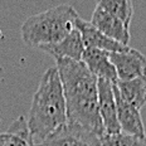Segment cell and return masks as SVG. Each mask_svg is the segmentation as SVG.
<instances>
[{
  "mask_svg": "<svg viewBox=\"0 0 146 146\" xmlns=\"http://www.w3.org/2000/svg\"><path fill=\"white\" fill-rule=\"evenodd\" d=\"M67 106V120L80 125L98 136L105 135L98 111V78L82 60L56 59Z\"/></svg>",
  "mask_w": 146,
  "mask_h": 146,
  "instance_id": "1",
  "label": "cell"
},
{
  "mask_svg": "<svg viewBox=\"0 0 146 146\" xmlns=\"http://www.w3.org/2000/svg\"><path fill=\"white\" fill-rule=\"evenodd\" d=\"M34 146L68 122L67 106L57 67H49L39 81L27 120Z\"/></svg>",
  "mask_w": 146,
  "mask_h": 146,
  "instance_id": "2",
  "label": "cell"
},
{
  "mask_svg": "<svg viewBox=\"0 0 146 146\" xmlns=\"http://www.w3.org/2000/svg\"><path fill=\"white\" fill-rule=\"evenodd\" d=\"M78 17L76 9L68 4L36 13L23 23L20 29L23 42L35 48L58 43L76 28Z\"/></svg>",
  "mask_w": 146,
  "mask_h": 146,
  "instance_id": "3",
  "label": "cell"
},
{
  "mask_svg": "<svg viewBox=\"0 0 146 146\" xmlns=\"http://www.w3.org/2000/svg\"><path fill=\"white\" fill-rule=\"evenodd\" d=\"M38 146H102V141L91 130L67 122Z\"/></svg>",
  "mask_w": 146,
  "mask_h": 146,
  "instance_id": "4",
  "label": "cell"
},
{
  "mask_svg": "<svg viewBox=\"0 0 146 146\" xmlns=\"http://www.w3.org/2000/svg\"><path fill=\"white\" fill-rule=\"evenodd\" d=\"M110 58L115 66L118 81L146 77V57L137 49L129 48L125 52L111 53Z\"/></svg>",
  "mask_w": 146,
  "mask_h": 146,
  "instance_id": "5",
  "label": "cell"
},
{
  "mask_svg": "<svg viewBox=\"0 0 146 146\" xmlns=\"http://www.w3.org/2000/svg\"><path fill=\"white\" fill-rule=\"evenodd\" d=\"M112 82L98 78L97 90H98V111L102 120L105 135L121 132L117 120V108L115 101V92Z\"/></svg>",
  "mask_w": 146,
  "mask_h": 146,
  "instance_id": "6",
  "label": "cell"
},
{
  "mask_svg": "<svg viewBox=\"0 0 146 146\" xmlns=\"http://www.w3.org/2000/svg\"><path fill=\"white\" fill-rule=\"evenodd\" d=\"M76 29L80 32L82 42L84 48H95V49L106 50L110 53H117V52H125L129 49V45H125L122 43L111 39L110 36L105 35L102 32H100L96 27L87 20L82 19L81 17L77 18L74 24Z\"/></svg>",
  "mask_w": 146,
  "mask_h": 146,
  "instance_id": "7",
  "label": "cell"
},
{
  "mask_svg": "<svg viewBox=\"0 0 146 146\" xmlns=\"http://www.w3.org/2000/svg\"><path fill=\"white\" fill-rule=\"evenodd\" d=\"M90 23L111 39L125 45H129L130 27L126 25L121 19L105 11L103 9L96 7Z\"/></svg>",
  "mask_w": 146,
  "mask_h": 146,
  "instance_id": "8",
  "label": "cell"
},
{
  "mask_svg": "<svg viewBox=\"0 0 146 146\" xmlns=\"http://www.w3.org/2000/svg\"><path fill=\"white\" fill-rule=\"evenodd\" d=\"M115 101L117 108V120L120 125V130L122 133L135 136H146L145 126L142 122V117L140 115V110L127 103L121 97L120 92L113 84Z\"/></svg>",
  "mask_w": 146,
  "mask_h": 146,
  "instance_id": "9",
  "label": "cell"
},
{
  "mask_svg": "<svg viewBox=\"0 0 146 146\" xmlns=\"http://www.w3.org/2000/svg\"><path fill=\"white\" fill-rule=\"evenodd\" d=\"M110 54L111 53L106 50L84 48V52L82 54V62L97 78H102V80H107L112 83H116L118 81L117 73L115 66L111 62Z\"/></svg>",
  "mask_w": 146,
  "mask_h": 146,
  "instance_id": "10",
  "label": "cell"
},
{
  "mask_svg": "<svg viewBox=\"0 0 146 146\" xmlns=\"http://www.w3.org/2000/svg\"><path fill=\"white\" fill-rule=\"evenodd\" d=\"M40 50L53 56L56 59L69 58L74 60H82V54L84 52V45L81 34L77 29H73L64 39L56 44L44 45L39 48Z\"/></svg>",
  "mask_w": 146,
  "mask_h": 146,
  "instance_id": "11",
  "label": "cell"
},
{
  "mask_svg": "<svg viewBox=\"0 0 146 146\" xmlns=\"http://www.w3.org/2000/svg\"><path fill=\"white\" fill-rule=\"evenodd\" d=\"M115 86L121 97L133 107L141 110L146 105V77H137L130 81H117Z\"/></svg>",
  "mask_w": 146,
  "mask_h": 146,
  "instance_id": "12",
  "label": "cell"
},
{
  "mask_svg": "<svg viewBox=\"0 0 146 146\" xmlns=\"http://www.w3.org/2000/svg\"><path fill=\"white\" fill-rule=\"evenodd\" d=\"M0 146H34L28 122L23 116L13 121L5 132H0Z\"/></svg>",
  "mask_w": 146,
  "mask_h": 146,
  "instance_id": "13",
  "label": "cell"
},
{
  "mask_svg": "<svg viewBox=\"0 0 146 146\" xmlns=\"http://www.w3.org/2000/svg\"><path fill=\"white\" fill-rule=\"evenodd\" d=\"M96 1L98 8L121 19L126 25L130 27L133 15L132 0H96Z\"/></svg>",
  "mask_w": 146,
  "mask_h": 146,
  "instance_id": "14",
  "label": "cell"
},
{
  "mask_svg": "<svg viewBox=\"0 0 146 146\" xmlns=\"http://www.w3.org/2000/svg\"><path fill=\"white\" fill-rule=\"evenodd\" d=\"M102 146H146V136H135L127 133H112L101 137Z\"/></svg>",
  "mask_w": 146,
  "mask_h": 146,
  "instance_id": "15",
  "label": "cell"
}]
</instances>
